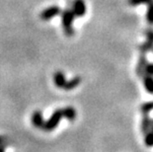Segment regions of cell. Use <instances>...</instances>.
<instances>
[{
    "mask_svg": "<svg viewBox=\"0 0 153 152\" xmlns=\"http://www.w3.org/2000/svg\"><path fill=\"white\" fill-rule=\"evenodd\" d=\"M145 73L153 76V63H149V62L147 63L146 68H145Z\"/></svg>",
    "mask_w": 153,
    "mask_h": 152,
    "instance_id": "obj_18",
    "label": "cell"
},
{
    "mask_svg": "<svg viewBox=\"0 0 153 152\" xmlns=\"http://www.w3.org/2000/svg\"><path fill=\"white\" fill-rule=\"evenodd\" d=\"M144 143L147 147H153V129H149L144 134Z\"/></svg>",
    "mask_w": 153,
    "mask_h": 152,
    "instance_id": "obj_15",
    "label": "cell"
},
{
    "mask_svg": "<svg viewBox=\"0 0 153 152\" xmlns=\"http://www.w3.org/2000/svg\"><path fill=\"white\" fill-rule=\"evenodd\" d=\"M61 24H62V28L67 37H71L74 34L73 30V20L75 18V14L72 11V9L67 8L65 10L61 11Z\"/></svg>",
    "mask_w": 153,
    "mask_h": 152,
    "instance_id": "obj_1",
    "label": "cell"
},
{
    "mask_svg": "<svg viewBox=\"0 0 153 152\" xmlns=\"http://www.w3.org/2000/svg\"><path fill=\"white\" fill-rule=\"evenodd\" d=\"M32 124L34 125L35 128L42 129L44 127L45 124V119H44V116L43 113L41 111H35L32 115Z\"/></svg>",
    "mask_w": 153,
    "mask_h": 152,
    "instance_id": "obj_7",
    "label": "cell"
},
{
    "mask_svg": "<svg viewBox=\"0 0 153 152\" xmlns=\"http://www.w3.org/2000/svg\"><path fill=\"white\" fill-rule=\"evenodd\" d=\"M66 81L67 80H66L65 74H64L62 71H60V70L55 71L54 74H53V82H54L55 86H56L57 88L63 89Z\"/></svg>",
    "mask_w": 153,
    "mask_h": 152,
    "instance_id": "obj_6",
    "label": "cell"
},
{
    "mask_svg": "<svg viewBox=\"0 0 153 152\" xmlns=\"http://www.w3.org/2000/svg\"><path fill=\"white\" fill-rule=\"evenodd\" d=\"M2 144H7V141H6V138L4 136L0 135V145H2Z\"/></svg>",
    "mask_w": 153,
    "mask_h": 152,
    "instance_id": "obj_19",
    "label": "cell"
},
{
    "mask_svg": "<svg viewBox=\"0 0 153 152\" xmlns=\"http://www.w3.org/2000/svg\"><path fill=\"white\" fill-rule=\"evenodd\" d=\"M141 79L143 81V85H144L145 90L149 94L153 95V76L145 73L144 75L141 77Z\"/></svg>",
    "mask_w": 153,
    "mask_h": 152,
    "instance_id": "obj_10",
    "label": "cell"
},
{
    "mask_svg": "<svg viewBox=\"0 0 153 152\" xmlns=\"http://www.w3.org/2000/svg\"><path fill=\"white\" fill-rule=\"evenodd\" d=\"M139 109H140V112L142 114H149V113L153 111V101L143 103Z\"/></svg>",
    "mask_w": 153,
    "mask_h": 152,
    "instance_id": "obj_14",
    "label": "cell"
},
{
    "mask_svg": "<svg viewBox=\"0 0 153 152\" xmlns=\"http://www.w3.org/2000/svg\"><path fill=\"white\" fill-rule=\"evenodd\" d=\"M8 146V143L7 144H2V145H0V152H5L6 150V148H7Z\"/></svg>",
    "mask_w": 153,
    "mask_h": 152,
    "instance_id": "obj_20",
    "label": "cell"
},
{
    "mask_svg": "<svg viewBox=\"0 0 153 152\" xmlns=\"http://www.w3.org/2000/svg\"><path fill=\"white\" fill-rule=\"evenodd\" d=\"M138 50L141 53H144V54L146 53H149V51L153 50V42L146 40L144 43L141 44L140 46L138 47Z\"/></svg>",
    "mask_w": 153,
    "mask_h": 152,
    "instance_id": "obj_12",
    "label": "cell"
},
{
    "mask_svg": "<svg viewBox=\"0 0 153 152\" xmlns=\"http://www.w3.org/2000/svg\"><path fill=\"white\" fill-rule=\"evenodd\" d=\"M144 34L146 36V40L153 42V30H152V29H146Z\"/></svg>",
    "mask_w": 153,
    "mask_h": 152,
    "instance_id": "obj_17",
    "label": "cell"
},
{
    "mask_svg": "<svg viewBox=\"0 0 153 152\" xmlns=\"http://www.w3.org/2000/svg\"><path fill=\"white\" fill-rule=\"evenodd\" d=\"M80 83H81V77L80 76H74L73 78H71L70 80L66 81L63 90H66V91L73 90V89H75L77 86H79Z\"/></svg>",
    "mask_w": 153,
    "mask_h": 152,
    "instance_id": "obj_11",
    "label": "cell"
},
{
    "mask_svg": "<svg viewBox=\"0 0 153 152\" xmlns=\"http://www.w3.org/2000/svg\"><path fill=\"white\" fill-rule=\"evenodd\" d=\"M146 21L148 24L153 25V1L147 4V12H146Z\"/></svg>",
    "mask_w": 153,
    "mask_h": 152,
    "instance_id": "obj_13",
    "label": "cell"
},
{
    "mask_svg": "<svg viewBox=\"0 0 153 152\" xmlns=\"http://www.w3.org/2000/svg\"><path fill=\"white\" fill-rule=\"evenodd\" d=\"M148 63V60L146 59L145 54L142 53L138 59V62H137V65H136V74H137L138 77H141L145 74V68H146V65Z\"/></svg>",
    "mask_w": 153,
    "mask_h": 152,
    "instance_id": "obj_5",
    "label": "cell"
},
{
    "mask_svg": "<svg viewBox=\"0 0 153 152\" xmlns=\"http://www.w3.org/2000/svg\"><path fill=\"white\" fill-rule=\"evenodd\" d=\"M72 11L75 14V17H83L87 11L85 0H74L72 4Z\"/></svg>",
    "mask_w": 153,
    "mask_h": 152,
    "instance_id": "obj_4",
    "label": "cell"
},
{
    "mask_svg": "<svg viewBox=\"0 0 153 152\" xmlns=\"http://www.w3.org/2000/svg\"><path fill=\"white\" fill-rule=\"evenodd\" d=\"M151 122H152V119L149 117V114H142V119L140 122V130L143 135L150 129Z\"/></svg>",
    "mask_w": 153,
    "mask_h": 152,
    "instance_id": "obj_8",
    "label": "cell"
},
{
    "mask_svg": "<svg viewBox=\"0 0 153 152\" xmlns=\"http://www.w3.org/2000/svg\"><path fill=\"white\" fill-rule=\"evenodd\" d=\"M62 111H63V119H66L69 122L75 121V119L77 117V112L73 107L71 106L64 107V108H62Z\"/></svg>",
    "mask_w": 153,
    "mask_h": 152,
    "instance_id": "obj_9",
    "label": "cell"
},
{
    "mask_svg": "<svg viewBox=\"0 0 153 152\" xmlns=\"http://www.w3.org/2000/svg\"><path fill=\"white\" fill-rule=\"evenodd\" d=\"M151 1L153 0H128V3L131 6H137L140 4H148Z\"/></svg>",
    "mask_w": 153,
    "mask_h": 152,
    "instance_id": "obj_16",
    "label": "cell"
},
{
    "mask_svg": "<svg viewBox=\"0 0 153 152\" xmlns=\"http://www.w3.org/2000/svg\"><path fill=\"white\" fill-rule=\"evenodd\" d=\"M63 119V111H62V108L61 109H56L55 111L51 115V117L48 118L47 121H45V124H44V127H43V130L47 131V132H50V131H53V129H55L57 128L58 124L61 119Z\"/></svg>",
    "mask_w": 153,
    "mask_h": 152,
    "instance_id": "obj_2",
    "label": "cell"
},
{
    "mask_svg": "<svg viewBox=\"0 0 153 152\" xmlns=\"http://www.w3.org/2000/svg\"><path fill=\"white\" fill-rule=\"evenodd\" d=\"M60 12H61L60 8L57 5H51L50 7L45 8V10L42 11V13L40 14V18L44 21H48L51 20V18L55 17V16H57Z\"/></svg>",
    "mask_w": 153,
    "mask_h": 152,
    "instance_id": "obj_3",
    "label": "cell"
}]
</instances>
